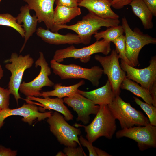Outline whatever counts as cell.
I'll use <instances>...</instances> for the list:
<instances>
[{"instance_id":"12","label":"cell","mask_w":156,"mask_h":156,"mask_svg":"<svg viewBox=\"0 0 156 156\" xmlns=\"http://www.w3.org/2000/svg\"><path fill=\"white\" fill-rule=\"evenodd\" d=\"M120 66L126 72V77L137 83L149 92L156 85V57H152L149 65L143 69L135 68L121 60Z\"/></svg>"},{"instance_id":"6","label":"cell","mask_w":156,"mask_h":156,"mask_svg":"<svg viewBox=\"0 0 156 156\" xmlns=\"http://www.w3.org/2000/svg\"><path fill=\"white\" fill-rule=\"evenodd\" d=\"M111 42L103 39L96 40L93 44L80 49H77L72 45L66 48L57 50L55 52L53 59L60 63L64 59L68 58L79 59L81 62L87 63L91 56L97 53L107 55L111 52Z\"/></svg>"},{"instance_id":"14","label":"cell","mask_w":156,"mask_h":156,"mask_svg":"<svg viewBox=\"0 0 156 156\" xmlns=\"http://www.w3.org/2000/svg\"><path fill=\"white\" fill-rule=\"evenodd\" d=\"M64 102L71 107L77 114V121H81L84 125L90 120V115H96L100 106L96 105L90 100L78 92L64 99Z\"/></svg>"},{"instance_id":"33","label":"cell","mask_w":156,"mask_h":156,"mask_svg":"<svg viewBox=\"0 0 156 156\" xmlns=\"http://www.w3.org/2000/svg\"><path fill=\"white\" fill-rule=\"evenodd\" d=\"M79 1L77 0H55L56 5H61L68 7H74L78 6Z\"/></svg>"},{"instance_id":"27","label":"cell","mask_w":156,"mask_h":156,"mask_svg":"<svg viewBox=\"0 0 156 156\" xmlns=\"http://www.w3.org/2000/svg\"><path fill=\"white\" fill-rule=\"evenodd\" d=\"M133 98L134 101L147 115L149 123L152 125L156 126V107L144 103L136 97L133 96Z\"/></svg>"},{"instance_id":"34","label":"cell","mask_w":156,"mask_h":156,"mask_svg":"<svg viewBox=\"0 0 156 156\" xmlns=\"http://www.w3.org/2000/svg\"><path fill=\"white\" fill-rule=\"evenodd\" d=\"M17 154V151L12 150L0 145V156H15Z\"/></svg>"},{"instance_id":"25","label":"cell","mask_w":156,"mask_h":156,"mask_svg":"<svg viewBox=\"0 0 156 156\" xmlns=\"http://www.w3.org/2000/svg\"><path fill=\"white\" fill-rule=\"evenodd\" d=\"M124 33L122 25H118L109 27L105 30L97 32L94 34V37L96 40L103 38L107 41L112 42L123 35Z\"/></svg>"},{"instance_id":"19","label":"cell","mask_w":156,"mask_h":156,"mask_svg":"<svg viewBox=\"0 0 156 156\" xmlns=\"http://www.w3.org/2000/svg\"><path fill=\"white\" fill-rule=\"evenodd\" d=\"M27 4L22 6L20 8V13L16 17L17 23L21 25L23 23V28L25 31V40L23 46L20 51L21 53L24 49L25 44L30 37L36 30L38 19L36 15L31 16Z\"/></svg>"},{"instance_id":"36","label":"cell","mask_w":156,"mask_h":156,"mask_svg":"<svg viewBox=\"0 0 156 156\" xmlns=\"http://www.w3.org/2000/svg\"><path fill=\"white\" fill-rule=\"evenodd\" d=\"M94 148L97 156H111V155L109 154L105 151L99 148L94 146Z\"/></svg>"},{"instance_id":"22","label":"cell","mask_w":156,"mask_h":156,"mask_svg":"<svg viewBox=\"0 0 156 156\" xmlns=\"http://www.w3.org/2000/svg\"><path fill=\"white\" fill-rule=\"evenodd\" d=\"M81 13V9L78 6L70 8L56 5L54 9V23L55 25L66 24Z\"/></svg>"},{"instance_id":"18","label":"cell","mask_w":156,"mask_h":156,"mask_svg":"<svg viewBox=\"0 0 156 156\" xmlns=\"http://www.w3.org/2000/svg\"><path fill=\"white\" fill-rule=\"evenodd\" d=\"M77 92L99 106L110 104L116 96L108 80L105 85L100 88L89 91L78 89Z\"/></svg>"},{"instance_id":"1","label":"cell","mask_w":156,"mask_h":156,"mask_svg":"<svg viewBox=\"0 0 156 156\" xmlns=\"http://www.w3.org/2000/svg\"><path fill=\"white\" fill-rule=\"evenodd\" d=\"M120 23L118 19L103 18L89 11L81 20L75 24L71 25H56V30L57 32L63 29L73 31L77 34L81 43L86 45L90 43L92 35L97 32L101 27H109L118 25Z\"/></svg>"},{"instance_id":"3","label":"cell","mask_w":156,"mask_h":156,"mask_svg":"<svg viewBox=\"0 0 156 156\" xmlns=\"http://www.w3.org/2000/svg\"><path fill=\"white\" fill-rule=\"evenodd\" d=\"M122 23L125 34L126 56L131 66L135 67L139 64L138 57L142 49L147 45L155 44L156 39L147 34H144L137 28L132 30L125 17L122 18Z\"/></svg>"},{"instance_id":"29","label":"cell","mask_w":156,"mask_h":156,"mask_svg":"<svg viewBox=\"0 0 156 156\" xmlns=\"http://www.w3.org/2000/svg\"><path fill=\"white\" fill-rule=\"evenodd\" d=\"M10 94L8 89L0 86V107L2 110L9 108Z\"/></svg>"},{"instance_id":"13","label":"cell","mask_w":156,"mask_h":156,"mask_svg":"<svg viewBox=\"0 0 156 156\" xmlns=\"http://www.w3.org/2000/svg\"><path fill=\"white\" fill-rule=\"evenodd\" d=\"M26 100L27 103H24L21 107L14 109L9 108L1 110L0 112V129L3 125L5 119L12 116H19L23 117L22 120L29 125L32 124L34 121L37 119L40 121L49 117L51 115V112H39V108L33 102L29 100Z\"/></svg>"},{"instance_id":"17","label":"cell","mask_w":156,"mask_h":156,"mask_svg":"<svg viewBox=\"0 0 156 156\" xmlns=\"http://www.w3.org/2000/svg\"><path fill=\"white\" fill-rule=\"evenodd\" d=\"M78 6L86 8L103 18L117 19L119 17L112 9L109 0H82L78 2Z\"/></svg>"},{"instance_id":"26","label":"cell","mask_w":156,"mask_h":156,"mask_svg":"<svg viewBox=\"0 0 156 156\" xmlns=\"http://www.w3.org/2000/svg\"><path fill=\"white\" fill-rule=\"evenodd\" d=\"M16 17L7 13L0 14V25L11 27L16 31L23 38L24 37L25 31L23 25L18 24Z\"/></svg>"},{"instance_id":"21","label":"cell","mask_w":156,"mask_h":156,"mask_svg":"<svg viewBox=\"0 0 156 156\" xmlns=\"http://www.w3.org/2000/svg\"><path fill=\"white\" fill-rule=\"evenodd\" d=\"M129 5L133 13L140 20L144 29H152L153 16L142 0H134Z\"/></svg>"},{"instance_id":"16","label":"cell","mask_w":156,"mask_h":156,"mask_svg":"<svg viewBox=\"0 0 156 156\" xmlns=\"http://www.w3.org/2000/svg\"><path fill=\"white\" fill-rule=\"evenodd\" d=\"M37 35L45 42L50 44L60 45L68 44H79L81 43L77 34L68 33L63 35L58 32H53L49 29L40 27L36 30Z\"/></svg>"},{"instance_id":"35","label":"cell","mask_w":156,"mask_h":156,"mask_svg":"<svg viewBox=\"0 0 156 156\" xmlns=\"http://www.w3.org/2000/svg\"><path fill=\"white\" fill-rule=\"evenodd\" d=\"M145 4L152 14L156 16V0H142Z\"/></svg>"},{"instance_id":"9","label":"cell","mask_w":156,"mask_h":156,"mask_svg":"<svg viewBox=\"0 0 156 156\" xmlns=\"http://www.w3.org/2000/svg\"><path fill=\"white\" fill-rule=\"evenodd\" d=\"M39 57L35 62V66H39L40 70L39 75L34 80L21 83L19 90L27 97H40V91L44 86L52 87L54 84L49 78L51 74L50 68L42 52H39Z\"/></svg>"},{"instance_id":"2","label":"cell","mask_w":156,"mask_h":156,"mask_svg":"<svg viewBox=\"0 0 156 156\" xmlns=\"http://www.w3.org/2000/svg\"><path fill=\"white\" fill-rule=\"evenodd\" d=\"M99 110L92 122L88 125L85 126L77 123L76 127L84 128L86 133V138L93 143L100 137L104 136L111 139L116 129V119L107 105H100Z\"/></svg>"},{"instance_id":"39","label":"cell","mask_w":156,"mask_h":156,"mask_svg":"<svg viewBox=\"0 0 156 156\" xmlns=\"http://www.w3.org/2000/svg\"><path fill=\"white\" fill-rule=\"evenodd\" d=\"M77 0L79 2L80 1H81L82 0Z\"/></svg>"},{"instance_id":"41","label":"cell","mask_w":156,"mask_h":156,"mask_svg":"<svg viewBox=\"0 0 156 156\" xmlns=\"http://www.w3.org/2000/svg\"><path fill=\"white\" fill-rule=\"evenodd\" d=\"M1 0H0V3L1 1Z\"/></svg>"},{"instance_id":"28","label":"cell","mask_w":156,"mask_h":156,"mask_svg":"<svg viewBox=\"0 0 156 156\" xmlns=\"http://www.w3.org/2000/svg\"><path fill=\"white\" fill-rule=\"evenodd\" d=\"M114 44L115 50L118 53L119 58L131 66V64L126 57L125 46V37L122 35L112 42Z\"/></svg>"},{"instance_id":"32","label":"cell","mask_w":156,"mask_h":156,"mask_svg":"<svg viewBox=\"0 0 156 156\" xmlns=\"http://www.w3.org/2000/svg\"><path fill=\"white\" fill-rule=\"evenodd\" d=\"M111 6L115 9H119L129 5L134 0H109Z\"/></svg>"},{"instance_id":"7","label":"cell","mask_w":156,"mask_h":156,"mask_svg":"<svg viewBox=\"0 0 156 156\" xmlns=\"http://www.w3.org/2000/svg\"><path fill=\"white\" fill-rule=\"evenodd\" d=\"M4 62H10L6 64L5 66L6 68L11 74L8 89L10 94L14 96L18 104V100L21 98L18 92L23 74L26 69L31 67L34 60L29 54L18 55L16 53H13L11 57Z\"/></svg>"},{"instance_id":"23","label":"cell","mask_w":156,"mask_h":156,"mask_svg":"<svg viewBox=\"0 0 156 156\" xmlns=\"http://www.w3.org/2000/svg\"><path fill=\"white\" fill-rule=\"evenodd\" d=\"M85 83L84 81L81 80L76 84L69 86H62L60 83H56L54 85L53 90L42 92L40 96H56L60 98L68 97L77 93L78 88Z\"/></svg>"},{"instance_id":"15","label":"cell","mask_w":156,"mask_h":156,"mask_svg":"<svg viewBox=\"0 0 156 156\" xmlns=\"http://www.w3.org/2000/svg\"><path fill=\"white\" fill-rule=\"evenodd\" d=\"M27 3L29 9L36 12L38 22H43L47 29L54 32L56 31L53 21V5L55 0H23Z\"/></svg>"},{"instance_id":"20","label":"cell","mask_w":156,"mask_h":156,"mask_svg":"<svg viewBox=\"0 0 156 156\" xmlns=\"http://www.w3.org/2000/svg\"><path fill=\"white\" fill-rule=\"evenodd\" d=\"M27 99L34 101L39 103V105L43 107L42 110L52 109L62 114L65 120L69 121L73 119V116L66 106L64 104L62 98L57 97L51 98L49 97L41 98L35 96L27 97Z\"/></svg>"},{"instance_id":"24","label":"cell","mask_w":156,"mask_h":156,"mask_svg":"<svg viewBox=\"0 0 156 156\" xmlns=\"http://www.w3.org/2000/svg\"><path fill=\"white\" fill-rule=\"evenodd\" d=\"M120 88L131 92L137 96L141 98L146 103L152 105V99L149 91L126 77L122 82Z\"/></svg>"},{"instance_id":"40","label":"cell","mask_w":156,"mask_h":156,"mask_svg":"<svg viewBox=\"0 0 156 156\" xmlns=\"http://www.w3.org/2000/svg\"><path fill=\"white\" fill-rule=\"evenodd\" d=\"M1 107H0V112L1 111Z\"/></svg>"},{"instance_id":"4","label":"cell","mask_w":156,"mask_h":156,"mask_svg":"<svg viewBox=\"0 0 156 156\" xmlns=\"http://www.w3.org/2000/svg\"><path fill=\"white\" fill-rule=\"evenodd\" d=\"M50 65L54 74L62 79H83L96 87L99 85L100 79L103 74V69L98 66L86 68L73 64H62L53 59L50 61Z\"/></svg>"},{"instance_id":"38","label":"cell","mask_w":156,"mask_h":156,"mask_svg":"<svg viewBox=\"0 0 156 156\" xmlns=\"http://www.w3.org/2000/svg\"><path fill=\"white\" fill-rule=\"evenodd\" d=\"M56 156H66V154L62 152V151L59 152Z\"/></svg>"},{"instance_id":"37","label":"cell","mask_w":156,"mask_h":156,"mask_svg":"<svg viewBox=\"0 0 156 156\" xmlns=\"http://www.w3.org/2000/svg\"><path fill=\"white\" fill-rule=\"evenodd\" d=\"M3 70L1 67L0 63V80L3 77Z\"/></svg>"},{"instance_id":"10","label":"cell","mask_w":156,"mask_h":156,"mask_svg":"<svg viewBox=\"0 0 156 156\" xmlns=\"http://www.w3.org/2000/svg\"><path fill=\"white\" fill-rule=\"evenodd\" d=\"M94 59L102 66L103 74L107 75L116 96L119 95L121 92L120 86L126 77V73L120 67L119 58L116 50L113 49L110 55L108 56L96 55Z\"/></svg>"},{"instance_id":"31","label":"cell","mask_w":156,"mask_h":156,"mask_svg":"<svg viewBox=\"0 0 156 156\" xmlns=\"http://www.w3.org/2000/svg\"><path fill=\"white\" fill-rule=\"evenodd\" d=\"M79 139L81 144L87 148L89 156H97L92 143L90 142L82 136H80Z\"/></svg>"},{"instance_id":"5","label":"cell","mask_w":156,"mask_h":156,"mask_svg":"<svg viewBox=\"0 0 156 156\" xmlns=\"http://www.w3.org/2000/svg\"><path fill=\"white\" fill-rule=\"evenodd\" d=\"M108 106L115 118L119 120L122 129L145 126L149 123L148 119L142 112L125 102L119 95L116 96Z\"/></svg>"},{"instance_id":"30","label":"cell","mask_w":156,"mask_h":156,"mask_svg":"<svg viewBox=\"0 0 156 156\" xmlns=\"http://www.w3.org/2000/svg\"><path fill=\"white\" fill-rule=\"evenodd\" d=\"M64 152L67 156H86L81 147L78 148L66 146L63 149Z\"/></svg>"},{"instance_id":"11","label":"cell","mask_w":156,"mask_h":156,"mask_svg":"<svg viewBox=\"0 0 156 156\" xmlns=\"http://www.w3.org/2000/svg\"><path fill=\"white\" fill-rule=\"evenodd\" d=\"M115 135L117 138L125 137L134 140L142 151L156 147V127L150 123L145 126L122 129L117 131Z\"/></svg>"},{"instance_id":"8","label":"cell","mask_w":156,"mask_h":156,"mask_svg":"<svg viewBox=\"0 0 156 156\" xmlns=\"http://www.w3.org/2000/svg\"><path fill=\"white\" fill-rule=\"evenodd\" d=\"M51 131L62 144L66 146L76 147L77 144L81 147L78 136L80 135V129L69 124L59 112H55L47 118Z\"/></svg>"}]
</instances>
